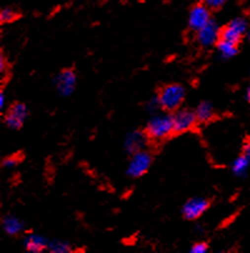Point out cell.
Masks as SVG:
<instances>
[{
    "label": "cell",
    "mask_w": 250,
    "mask_h": 253,
    "mask_svg": "<svg viewBox=\"0 0 250 253\" xmlns=\"http://www.w3.org/2000/svg\"><path fill=\"white\" fill-rule=\"evenodd\" d=\"M174 133L173 116L169 114H158L154 116L146 126V135L151 139H164Z\"/></svg>",
    "instance_id": "6da1fadb"
},
{
    "label": "cell",
    "mask_w": 250,
    "mask_h": 253,
    "mask_svg": "<svg viewBox=\"0 0 250 253\" xmlns=\"http://www.w3.org/2000/svg\"><path fill=\"white\" fill-rule=\"evenodd\" d=\"M185 97V90L180 84H170L163 88L159 95V105L165 111H177L183 103Z\"/></svg>",
    "instance_id": "7a4b0ae2"
},
{
    "label": "cell",
    "mask_w": 250,
    "mask_h": 253,
    "mask_svg": "<svg viewBox=\"0 0 250 253\" xmlns=\"http://www.w3.org/2000/svg\"><path fill=\"white\" fill-rule=\"evenodd\" d=\"M151 165V156L148 152L139 151L132 154L129 165H128L127 174L132 178H139L145 174Z\"/></svg>",
    "instance_id": "3957f363"
},
{
    "label": "cell",
    "mask_w": 250,
    "mask_h": 253,
    "mask_svg": "<svg viewBox=\"0 0 250 253\" xmlns=\"http://www.w3.org/2000/svg\"><path fill=\"white\" fill-rule=\"evenodd\" d=\"M248 32V23L243 18H235L224 29H221L220 39L238 44L243 35Z\"/></svg>",
    "instance_id": "277c9868"
},
{
    "label": "cell",
    "mask_w": 250,
    "mask_h": 253,
    "mask_svg": "<svg viewBox=\"0 0 250 253\" xmlns=\"http://www.w3.org/2000/svg\"><path fill=\"white\" fill-rule=\"evenodd\" d=\"M198 122L195 112L190 109H179L173 116L174 133H185L190 130Z\"/></svg>",
    "instance_id": "5b68a950"
},
{
    "label": "cell",
    "mask_w": 250,
    "mask_h": 253,
    "mask_svg": "<svg viewBox=\"0 0 250 253\" xmlns=\"http://www.w3.org/2000/svg\"><path fill=\"white\" fill-rule=\"evenodd\" d=\"M221 29L218 25V23L210 20L207 25L196 32V38L198 42L203 46H212L220 41Z\"/></svg>",
    "instance_id": "8992f818"
},
{
    "label": "cell",
    "mask_w": 250,
    "mask_h": 253,
    "mask_svg": "<svg viewBox=\"0 0 250 253\" xmlns=\"http://www.w3.org/2000/svg\"><path fill=\"white\" fill-rule=\"evenodd\" d=\"M55 88L63 97H69L74 92L76 84V76L73 70H62L54 79Z\"/></svg>",
    "instance_id": "52a82bcc"
},
{
    "label": "cell",
    "mask_w": 250,
    "mask_h": 253,
    "mask_svg": "<svg viewBox=\"0 0 250 253\" xmlns=\"http://www.w3.org/2000/svg\"><path fill=\"white\" fill-rule=\"evenodd\" d=\"M210 13L209 8L207 5H195L191 8L190 13H189L188 23L190 29L198 32L202 29L204 25H207L210 22Z\"/></svg>",
    "instance_id": "ba28073f"
},
{
    "label": "cell",
    "mask_w": 250,
    "mask_h": 253,
    "mask_svg": "<svg viewBox=\"0 0 250 253\" xmlns=\"http://www.w3.org/2000/svg\"><path fill=\"white\" fill-rule=\"evenodd\" d=\"M28 116V109L22 103H16L10 108L5 117V124L11 129H19Z\"/></svg>",
    "instance_id": "9c48e42d"
},
{
    "label": "cell",
    "mask_w": 250,
    "mask_h": 253,
    "mask_svg": "<svg viewBox=\"0 0 250 253\" xmlns=\"http://www.w3.org/2000/svg\"><path fill=\"white\" fill-rule=\"evenodd\" d=\"M208 202L203 198H191L183 206V215L185 219L194 221L208 210Z\"/></svg>",
    "instance_id": "30bf717a"
},
{
    "label": "cell",
    "mask_w": 250,
    "mask_h": 253,
    "mask_svg": "<svg viewBox=\"0 0 250 253\" xmlns=\"http://www.w3.org/2000/svg\"><path fill=\"white\" fill-rule=\"evenodd\" d=\"M146 144V135L143 132L135 130V132L129 133L125 138V149L128 153L134 154L137 152L143 151V148Z\"/></svg>",
    "instance_id": "8fae6325"
},
{
    "label": "cell",
    "mask_w": 250,
    "mask_h": 253,
    "mask_svg": "<svg viewBox=\"0 0 250 253\" xmlns=\"http://www.w3.org/2000/svg\"><path fill=\"white\" fill-rule=\"evenodd\" d=\"M250 166V146H247L243 151V153L233 162V166H231V170L235 175H244L247 173L248 168Z\"/></svg>",
    "instance_id": "7c38bea8"
},
{
    "label": "cell",
    "mask_w": 250,
    "mask_h": 253,
    "mask_svg": "<svg viewBox=\"0 0 250 253\" xmlns=\"http://www.w3.org/2000/svg\"><path fill=\"white\" fill-rule=\"evenodd\" d=\"M25 250L28 252L32 253H39L43 252L46 247H48V243H46L45 238L43 236H39V234H29L24 241Z\"/></svg>",
    "instance_id": "4fadbf2b"
},
{
    "label": "cell",
    "mask_w": 250,
    "mask_h": 253,
    "mask_svg": "<svg viewBox=\"0 0 250 253\" xmlns=\"http://www.w3.org/2000/svg\"><path fill=\"white\" fill-rule=\"evenodd\" d=\"M3 228L9 236H16L24 229V224L18 217L14 215H6L3 219Z\"/></svg>",
    "instance_id": "5bb4252c"
},
{
    "label": "cell",
    "mask_w": 250,
    "mask_h": 253,
    "mask_svg": "<svg viewBox=\"0 0 250 253\" xmlns=\"http://www.w3.org/2000/svg\"><path fill=\"white\" fill-rule=\"evenodd\" d=\"M218 51L220 53L221 57L229 59V58H233L238 53V46L235 43L220 39L218 42Z\"/></svg>",
    "instance_id": "9a60e30c"
},
{
    "label": "cell",
    "mask_w": 250,
    "mask_h": 253,
    "mask_svg": "<svg viewBox=\"0 0 250 253\" xmlns=\"http://www.w3.org/2000/svg\"><path fill=\"white\" fill-rule=\"evenodd\" d=\"M196 117H198V121L199 122H208L213 118L214 116V108L210 104L209 102H202L198 108H196Z\"/></svg>",
    "instance_id": "2e32d148"
},
{
    "label": "cell",
    "mask_w": 250,
    "mask_h": 253,
    "mask_svg": "<svg viewBox=\"0 0 250 253\" xmlns=\"http://www.w3.org/2000/svg\"><path fill=\"white\" fill-rule=\"evenodd\" d=\"M48 248L53 253H68L70 252V247L68 243L62 242V241H55L48 245Z\"/></svg>",
    "instance_id": "e0dca14e"
},
{
    "label": "cell",
    "mask_w": 250,
    "mask_h": 253,
    "mask_svg": "<svg viewBox=\"0 0 250 253\" xmlns=\"http://www.w3.org/2000/svg\"><path fill=\"white\" fill-rule=\"evenodd\" d=\"M15 13L11 9H3L0 11V22L1 23H10L15 19Z\"/></svg>",
    "instance_id": "ac0fdd59"
},
{
    "label": "cell",
    "mask_w": 250,
    "mask_h": 253,
    "mask_svg": "<svg viewBox=\"0 0 250 253\" xmlns=\"http://www.w3.org/2000/svg\"><path fill=\"white\" fill-rule=\"evenodd\" d=\"M204 1H205V5H207L208 8L214 9V10H215V9L221 8V6L225 4L226 0H204Z\"/></svg>",
    "instance_id": "d6986e66"
},
{
    "label": "cell",
    "mask_w": 250,
    "mask_h": 253,
    "mask_svg": "<svg viewBox=\"0 0 250 253\" xmlns=\"http://www.w3.org/2000/svg\"><path fill=\"white\" fill-rule=\"evenodd\" d=\"M208 251V245L204 242H198L190 248L191 253H205Z\"/></svg>",
    "instance_id": "ffe728a7"
},
{
    "label": "cell",
    "mask_w": 250,
    "mask_h": 253,
    "mask_svg": "<svg viewBox=\"0 0 250 253\" xmlns=\"http://www.w3.org/2000/svg\"><path fill=\"white\" fill-rule=\"evenodd\" d=\"M16 165H18V159L15 157H8L3 161V166L5 168H14Z\"/></svg>",
    "instance_id": "44dd1931"
},
{
    "label": "cell",
    "mask_w": 250,
    "mask_h": 253,
    "mask_svg": "<svg viewBox=\"0 0 250 253\" xmlns=\"http://www.w3.org/2000/svg\"><path fill=\"white\" fill-rule=\"evenodd\" d=\"M4 103H5V95L1 92L0 93V109H3L4 108Z\"/></svg>",
    "instance_id": "7402d4cb"
},
{
    "label": "cell",
    "mask_w": 250,
    "mask_h": 253,
    "mask_svg": "<svg viewBox=\"0 0 250 253\" xmlns=\"http://www.w3.org/2000/svg\"><path fill=\"white\" fill-rule=\"evenodd\" d=\"M4 69H5V68H4V57H1V59H0V72L3 73Z\"/></svg>",
    "instance_id": "603a6c76"
},
{
    "label": "cell",
    "mask_w": 250,
    "mask_h": 253,
    "mask_svg": "<svg viewBox=\"0 0 250 253\" xmlns=\"http://www.w3.org/2000/svg\"><path fill=\"white\" fill-rule=\"evenodd\" d=\"M247 98H248V100H249V103H250V86H249V89H248V92H247Z\"/></svg>",
    "instance_id": "cb8c5ba5"
},
{
    "label": "cell",
    "mask_w": 250,
    "mask_h": 253,
    "mask_svg": "<svg viewBox=\"0 0 250 253\" xmlns=\"http://www.w3.org/2000/svg\"><path fill=\"white\" fill-rule=\"evenodd\" d=\"M248 39H249V42H250V28L248 29Z\"/></svg>",
    "instance_id": "d4e9b609"
}]
</instances>
